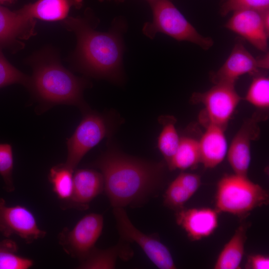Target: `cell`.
<instances>
[{"instance_id":"6da1fadb","label":"cell","mask_w":269,"mask_h":269,"mask_svg":"<svg viewBox=\"0 0 269 269\" xmlns=\"http://www.w3.org/2000/svg\"><path fill=\"white\" fill-rule=\"evenodd\" d=\"M61 22L76 36L77 45L71 59L78 70L95 78L115 82L122 79L123 35L126 29L123 19H114L108 32L95 29L98 21L90 10L83 16H68Z\"/></svg>"},{"instance_id":"7a4b0ae2","label":"cell","mask_w":269,"mask_h":269,"mask_svg":"<svg viewBox=\"0 0 269 269\" xmlns=\"http://www.w3.org/2000/svg\"><path fill=\"white\" fill-rule=\"evenodd\" d=\"M165 165L128 155L112 144L94 163L114 208L137 205L153 195L162 186Z\"/></svg>"},{"instance_id":"3957f363","label":"cell","mask_w":269,"mask_h":269,"mask_svg":"<svg viewBox=\"0 0 269 269\" xmlns=\"http://www.w3.org/2000/svg\"><path fill=\"white\" fill-rule=\"evenodd\" d=\"M27 62L33 71L28 89L41 102L47 106L74 105L84 113L89 110L83 97L88 81L66 69L53 50L45 48L39 51Z\"/></svg>"},{"instance_id":"277c9868","label":"cell","mask_w":269,"mask_h":269,"mask_svg":"<svg viewBox=\"0 0 269 269\" xmlns=\"http://www.w3.org/2000/svg\"><path fill=\"white\" fill-rule=\"evenodd\" d=\"M269 203L268 191L247 176L226 174L217 183L215 204L219 212L244 219L255 209Z\"/></svg>"},{"instance_id":"5b68a950","label":"cell","mask_w":269,"mask_h":269,"mask_svg":"<svg viewBox=\"0 0 269 269\" xmlns=\"http://www.w3.org/2000/svg\"><path fill=\"white\" fill-rule=\"evenodd\" d=\"M153 14L152 22H145L143 33L152 39L161 32L178 41L193 43L203 50H208L214 44L209 37L200 34L170 0H147Z\"/></svg>"},{"instance_id":"8992f818","label":"cell","mask_w":269,"mask_h":269,"mask_svg":"<svg viewBox=\"0 0 269 269\" xmlns=\"http://www.w3.org/2000/svg\"><path fill=\"white\" fill-rule=\"evenodd\" d=\"M84 113L73 135L67 141L65 164L74 170L86 153L104 138L110 137L117 127L110 115L89 110Z\"/></svg>"},{"instance_id":"52a82bcc","label":"cell","mask_w":269,"mask_h":269,"mask_svg":"<svg viewBox=\"0 0 269 269\" xmlns=\"http://www.w3.org/2000/svg\"><path fill=\"white\" fill-rule=\"evenodd\" d=\"M113 213L119 233L123 241L137 244L158 268L176 269L169 250L158 238L145 234L136 229L123 208L114 207Z\"/></svg>"},{"instance_id":"ba28073f","label":"cell","mask_w":269,"mask_h":269,"mask_svg":"<svg viewBox=\"0 0 269 269\" xmlns=\"http://www.w3.org/2000/svg\"><path fill=\"white\" fill-rule=\"evenodd\" d=\"M235 85L234 84L225 83L215 84L207 91L196 92L192 95L191 100L193 102L201 103L204 106L207 123L226 129L242 99L236 91Z\"/></svg>"},{"instance_id":"9c48e42d","label":"cell","mask_w":269,"mask_h":269,"mask_svg":"<svg viewBox=\"0 0 269 269\" xmlns=\"http://www.w3.org/2000/svg\"><path fill=\"white\" fill-rule=\"evenodd\" d=\"M103 225L102 215L97 213L87 214L71 230L64 229L59 234V242L66 253L81 261L95 248Z\"/></svg>"},{"instance_id":"30bf717a","label":"cell","mask_w":269,"mask_h":269,"mask_svg":"<svg viewBox=\"0 0 269 269\" xmlns=\"http://www.w3.org/2000/svg\"><path fill=\"white\" fill-rule=\"evenodd\" d=\"M0 232L6 238L16 235L28 244L46 235L29 209L21 205L8 206L2 198H0Z\"/></svg>"},{"instance_id":"8fae6325","label":"cell","mask_w":269,"mask_h":269,"mask_svg":"<svg viewBox=\"0 0 269 269\" xmlns=\"http://www.w3.org/2000/svg\"><path fill=\"white\" fill-rule=\"evenodd\" d=\"M36 23L21 8L12 11L0 4V49L12 53L23 49L22 41L36 34Z\"/></svg>"},{"instance_id":"7c38bea8","label":"cell","mask_w":269,"mask_h":269,"mask_svg":"<svg viewBox=\"0 0 269 269\" xmlns=\"http://www.w3.org/2000/svg\"><path fill=\"white\" fill-rule=\"evenodd\" d=\"M256 118L245 121L228 146L227 157L234 173L247 176L251 161L252 141L260 134Z\"/></svg>"},{"instance_id":"4fadbf2b","label":"cell","mask_w":269,"mask_h":269,"mask_svg":"<svg viewBox=\"0 0 269 269\" xmlns=\"http://www.w3.org/2000/svg\"><path fill=\"white\" fill-rule=\"evenodd\" d=\"M263 12L251 9L235 11L225 26L258 50L267 52L269 32L263 22Z\"/></svg>"},{"instance_id":"5bb4252c","label":"cell","mask_w":269,"mask_h":269,"mask_svg":"<svg viewBox=\"0 0 269 269\" xmlns=\"http://www.w3.org/2000/svg\"><path fill=\"white\" fill-rule=\"evenodd\" d=\"M219 213L215 208L184 207L176 211V222L191 241H199L215 232L218 226Z\"/></svg>"},{"instance_id":"9a60e30c","label":"cell","mask_w":269,"mask_h":269,"mask_svg":"<svg viewBox=\"0 0 269 269\" xmlns=\"http://www.w3.org/2000/svg\"><path fill=\"white\" fill-rule=\"evenodd\" d=\"M260 69L258 59L255 58L241 41L237 42L229 56L220 69L211 74L214 84H235L239 77L246 74H255Z\"/></svg>"},{"instance_id":"2e32d148","label":"cell","mask_w":269,"mask_h":269,"mask_svg":"<svg viewBox=\"0 0 269 269\" xmlns=\"http://www.w3.org/2000/svg\"><path fill=\"white\" fill-rule=\"evenodd\" d=\"M225 130L218 125L206 123L205 130L199 139L200 163L205 168H215L226 156L228 146Z\"/></svg>"},{"instance_id":"e0dca14e","label":"cell","mask_w":269,"mask_h":269,"mask_svg":"<svg viewBox=\"0 0 269 269\" xmlns=\"http://www.w3.org/2000/svg\"><path fill=\"white\" fill-rule=\"evenodd\" d=\"M103 189L104 179L101 172L91 169H77L74 171L73 193L68 203L74 207L86 209Z\"/></svg>"},{"instance_id":"ac0fdd59","label":"cell","mask_w":269,"mask_h":269,"mask_svg":"<svg viewBox=\"0 0 269 269\" xmlns=\"http://www.w3.org/2000/svg\"><path fill=\"white\" fill-rule=\"evenodd\" d=\"M82 4L83 0H37L21 9L29 17L35 19L61 21L68 16L71 8H79Z\"/></svg>"},{"instance_id":"d6986e66","label":"cell","mask_w":269,"mask_h":269,"mask_svg":"<svg viewBox=\"0 0 269 269\" xmlns=\"http://www.w3.org/2000/svg\"><path fill=\"white\" fill-rule=\"evenodd\" d=\"M133 255L131 247L126 243L120 242L115 246L105 250L95 248L90 254L80 261L79 269H112L116 266L118 258L128 260Z\"/></svg>"},{"instance_id":"ffe728a7","label":"cell","mask_w":269,"mask_h":269,"mask_svg":"<svg viewBox=\"0 0 269 269\" xmlns=\"http://www.w3.org/2000/svg\"><path fill=\"white\" fill-rule=\"evenodd\" d=\"M247 224L240 225L225 245L214 266V269H240L247 240Z\"/></svg>"},{"instance_id":"44dd1931","label":"cell","mask_w":269,"mask_h":269,"mask_svg":"<svg viewBox=\"0 0 269 269\" xmlns=\"http://www.w3.org/2000/svg\"><path fill=\"white\" fill-rule=\"evenodd\" d=\"M200 163L199 139L190 136H180L177 149L167 165L170 170H185Z\"/></svg>"},{"instance_id":"7402d4cb","label":"cell","mask_w":269,"mask_h":269,"mask_svg":"<svg viewBox=\"0 0 269 269\" xmlns=\"http://www.w3.org/2000/svg\"><path fill=\"white\" fill-rule=\"evenodd\" d=\"M158 122L162 129L157 139V147L167 165L177 149L180 136L176 128V119L174 116H161Z\"/></svg>"},{"instance_id":"603a6c76","label":"cell","mask_w":269,"mask_h":269,"mask_svg":"<svg viewBox=\"0 0 269 269\" xmlns=\"http://www.w3.org/2000/svg\"><path fill=\"white\" fill-rule=\"evenodd\" d=\"M74 171L65 163L60 164L52 167L48 175L53 191L59 199L67 202L73 193Z\"/></svg>"},{"instance_id":"cb8c5ba5","label":"cell","mask_w":269,"mask_h":269,"mask_svg":"<svg viewBox=\"0 0 269 269\" xmlns=\"http://www.w3.org/2000/svg\"><path fill=\"white\" fill-rule=\"evenodd\" d=\"M18 249L12 240L0 241V269H28L33 265V260L17 254Z\"/></svg>"},{"instance_id":"d4e9b609","label":"cell","mask_w":269,"mask_h":269,"mask_svg":"<svg viewBox=\"0 0 269 269\" xmlns=\"http://www.w3.org/2000/svg\"><path fill=\"white\" fill-rule=\"evenodd\" d=\"M245 100L255 107L267 110L269 107V79L264 76L255 77L246 95Z\"/></svg>"},{"instance_id":"484cf974","label":"cell","mask_w":269,"mask_h":269,"mask_svg":"<svg viewBox=\"0 0 269 269\" xmlns=\"http://www.w3.org/2000/svg\"><path fill=\"white\" fill-rule=\"evenodd\" d=\"M30 77L9 63L0 49V88L19 84L28 89Z\"/></svg>"},{"instance_id":"4316f807","label":"cell","mask_w":269,"mask_h":269,"mask_svg":"<svg viewBox=\"0 0 269 269\" xmlns=\"http://www.w3.org/2000/svg\"><path fill=\"white\" fill-rule=\"evenodd\" d=\"M13 157L12 147L7 143H0V175L4 181V188L6 192L14 191L12 171Z\"/></svg>"},{"instance_id":"83f0119b","label":"cell","mask_w":269,"mask_h":269,"mask_svg":"<svg viewBox=\"0 0 269 269\" xmlns=\"http://www.w3.org/2000/svg\"><path fill=\"white\" fill-rule=\"evenodd\" d=\"M192 196L175 179L168 185L164 195V204L175 210H180Z\"/></svg>"},{"instance_id":"f1b7e54d","label":"cell","mask_w":269,"mask_h":269,"mask_svg":"<svg viewBox=\"0 0 269 269\" xmlns=\"http://www.w3.org/2000/svg\"><path fill=\"white\" fill-rule=\"evenodd\" d=\"M251 9L263 12L269 9V0H224L220 6V14L225 16L231 12Z\"/></svg>"},{"instance_id":"f546056e","label":"cell","mask_w":269,"mask_h":269,"mask_svg":"<svg viewBox=\"0 0 269 269\" xmlns=\"http://www.w3.org/2000/svg\"><path fill=\"white\" fill-rule=\"evenodd\" d=\"M175 179L192 196L201 185L200 176L196 173L182 172Z\"/></svg>"},{"instance_id":"4dcf8cb0","label":"cell","mask_w":269,"mask_h":269,"mask_svg":"<svg viewBox=\"0 0 269 269\" xmlns=\"http://www.w3.org/2000/svg\"><path fill=\"white\" fill-rule=\"evenodd\" d=\"M246 269H269V257L267 255L255 254L248 256L245 265Z\"/></svg>"},{"instance_id":"1f68e13d","label":"cell","mask_w":269,"mask_h":269,"mask_svg":"<svg viewBox=\"0 0 269 269\" xmlns=\"http://www.w3.org/2000/svg\"><path fill=\"white\" fill-rule=\"evenodd\" d=\"M17 0H0V4L8 5L15 3Z\"/></svg>"},{"instance_id":"d6a6232c","label":"cell","mask_w":269,"mask_h":269,"mask_svg":"<svg viewBox=\"0 0 269 269\" xmlns=\"http://www.w3.org/2000/svg\"><path fill=\"white\" fill-rule=\"evenodd\" d=\"M100 1H104L105 0H99ZM117 2H123L124 0H113Z\"/></svg>"}]
</instances>
